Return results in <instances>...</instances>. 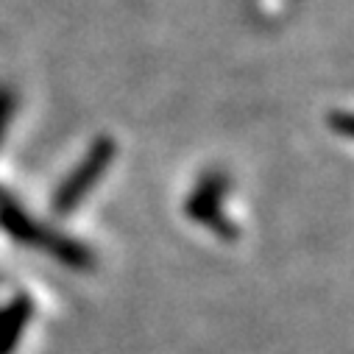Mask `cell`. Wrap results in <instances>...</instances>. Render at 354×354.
<instances>
[{
    "instance_id": "1",
    "label": "cell",
    "mask_w": 354,
    "mask_h": 354,
    "mask_svg": "<svg viewBox=\"0 0 354 354\" xmlns=\"http://www.w3.org/2000/svg\"><path fill=\"white\" fill-rule=\"evenodd\" d=\"M112 156H115V142H112V140H98V142L93 145V151L86 153V159L75 167V173L59 187L56 201H53L56 209H59V212L73 209L86 193H90V187L104 176V170H106V165L112 162Z\"/></svg>"
},
{
    "instance_id": "2",
    "label": "cell",
    "mask_w": 354,
    "mask_h": 354,
    "mask_svg": "<svg viewBox=\"0 0 354 354\" xmlns=\"http://www.w3.org/2000/svg\"><path fill=\"white\" fill-rule=\"evenodd\" d=\"M31 301L28 299H15L9 307L0 310V354H12L17 340L26 332V324L31 318Z\"/></svg>"
},
{
    "instance_id": "3",
    "label": "cell",
    "mask_w": 354,
    "mask_h": 354,
    "mask_svg": "<svg viewBox=\"0 0 354 354\" xmlns=\"http://www.w3.org/2000/svg\"><path fill=\"white\" fill-rule=\"evenodd\" d=\"M9 115H12V98L6 93H0V137H3V131H6Z\"/></svg>"
}]
</instances>
